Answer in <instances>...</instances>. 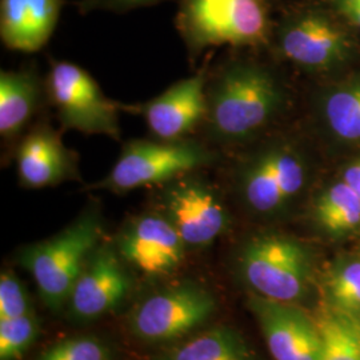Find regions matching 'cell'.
I'll list each match as a JSON object with an SVG mask.
<instances>
[{"label":"cell","instance_id":"cell-3","mask_svg":"<svg viewBox=\"0 0 360 360\" xmlns=\"http://www.w3.org/2000/svg\"><path fill=\"white\" fill-rule=\"evenodd\" d=\"M103 221L96 207H89L65 230L19 252L20 264L38 284L44 304L62 309L89 259L103 243Z\"/></svg>","mask_w":360,"mask_h":360},{"label":"cell","instance_id":"cell-11","mask_svg":"<svg viewBox=\"0 0 360 360\" xmlns=\"http://www.w3.org/2000/svg\"><path fill=\"white\" fill-rule=\"evenodd\" d=\"M19 184L28 190H40L82 180L79 155L68 148L59 132L40 117L15 147L13 155Z\"/></svg>","mask_w":360,"mask_h":360},{"label":"cell","instance_id":"cell-7","mask_svg":"<svg viewBox=\"0 0 360 360\" xmlns=\"http://www.w3.org/2000/svg\"><path fill=\"white\" fill-rule=\"evenodd\" d=\"M49 105L63 131L104 135L120 142L119 112L123 104L105 96L98 82L80 65L52 60L46 75Z\"/></svg>","mask_w":360,"mask_h":360},{"label":"cell","instance_id":"cell-23","mask_svg":"<svg viewBox=\"0 0 360 360\" xmlns=\"http://www.w3.org/2000/svg\"><path fill=\"white\" fill-rule=\"evenodd\" d=\"M38 331V323L30 314L0 321V359H19L34 343Z\"/></svg>","mask_w":360,"mask_h":360},{"label":"cell","instance_id":"cell-10","mask_svg":"<svg viewBox=\"0 0 360 360\" xmlns=\"http://www.w3.org/2000/svg\"><path fill=\"white\" fill-rule=\"evenodd\" d=\"M208 65L169 86L153 99L123 104V111L142 116L150 136L163 141L199 138L207 110Z\"/></svg>","mask_w":360,"mask_h":360},{"label":"cell","instance_id":"cell-18","mask_svg":"<svg viewBox=\"0 0 360 360\" xmlns=\"http://www.w3.org/2000/svg\"><path fill=\"white\" fill-rule=\"evenodd\" d=\"M158 360H255L243 338L230 327H217L169 349Z\"/></svg>","mask_w":360,"mask_h":360},{"label":"cell","instance_id":"cell-15","mask_svg":"<svg viewBox=\"0 0 360 360\" xmlns=\"http://www.w3.org/2000/svg\"><path fill=\"white\" fill-rule=\"evenodd\" d=\"M49 104L46 77L37 68L3 70L0 72V138L3 158L13 160L18 143Z\"/></svg>","mask_w":360,"mask_h":360},{"label":"cell","instance_id":"cell-22","mask_svg":"<svg viewBox=\"0 0 360 360\" xmlns=\"http://www.w3.org/2000/svg\"><path fill=\"white\" fill-rule=\"evenodd\" d=\"M324 290L330 306L360 319V259L336 263L326 275Z\"/></svg>","mask_w":360,"mask_h":360},{"label":"cell","instance_id":"cell-2","mask_svg":"<svg viewBox=\"0 0 360 360\" xmlns=\"http://www.w3.org/2000/svg\"><path fill=\"white\" fill-rule=\"evenodd\" d=\"M223 153L200 138L163 141L131 139L123 143L114 166L90 190L124 193L143 187H158L184 174L221 166Z\"/></svg>","mask_w":360,"mask_h":360},{"label":"cell","instance_id":"cell-24","mask_svg":"<svg viewBox=\"0 0 360 360\" xmlns=\"http://www.w3.org/2000/svg\"><path fill=\"white\" fill-rule=\"evenodd\" d=\"M39 360H110V352L94 338H72L52 346Z\"/></svg>","mask_w":360,"mask_h":360},{"label":"cell","instance_id":"cell-26","mask_svg":"<svg viewBox=\"0 0 360 360\" xmlns=\"http://www.w3.org/2000/svg\"><path fill=\"white\" fill-rule=\"evenodd\" d=\"M165 0H79L77 3V11L83 15L96 11L103 13H124L154 6Z\"/></svg>","mask_w":360,"mask_h":360},{"label":"cell","instance_id":"cell-17","mask_svg":"<svg viewBox=\"0 0 360 360\" xmlns=\"http://www.w3.org/2000/svg\"><path fill=\"white\" fill-rule=\"evenodd\" d=\"M63 0H0V39L11 51L38 52L51 39Z\"/></svg>","mask_w":360,"mask_h":360},{"label":"cell","instance_id":"cell-28","mask_svg":"<svg viewBox=\"0 0 360 360\" xmlns=\"http://www.w3.org/2000/svg\"><path fill=\"white\" fill-rule=\"evenodd\" d=\"M343 180L360 196V159L351 163L343 172Z\"/></svg>","mask_w":360,"mask_h":360},{"label":"cell","instance_id":"cell-12","mask_svg":"<svg viewBox=\"0 0 360 360\" xmlns=\"http://www.w3.org/2000/svg\"><path fill=\"white\" fill-rule=\"evenodd\" d=\"M122 259L147 275L176 270L186 257L187 245L160 212H147L131 219L116 239Z\"/></svg>","mask_w":360,"mask_h":360},{"label":"cell","instance_id":"cell-16","mask_svg":"<svg viewBox=\"0 0 360 360\" xmlns=\"http://www.w3.org/2000/svg\"><path fill=\"white\" fill-rule=\"evenodd\" d=\"M129 281L116 247L102 243L89 259L70 295L79 319H95L116 309L127 296Z\"/></svg>","mask_w":360,"mask_h":360},{"label":"cell","instance_id":"cell-19","mask_svg":"<svg viewBox=\"0 0 360 360\" xmlns=\"http://www.w3.org/2000/svg\"><path fill=\"white\" fill-rule=\"evenodd\" d=\"M314 215L324 231L335 236L347 235L360 226V196L340 180L319 195Z\"/></svg>","mask_w":360,"mask_h":360},{"label":"cell","instance_id":"cell-21","mask_svg":"<svg viewBox=\"0 0 360 360\" xmlns=\"http://www.w3.org/2000/svg\"><path fill=\"white\" fill-rule=\"evenodd\" d=\"M323 115L338 138L360 142V80L330 92L323 102Z\"/></svg>","mask_w":360,"mask_h":360},{"label":"cell","instance_id":"cell-4","mask_svg":"<svg viewBox=\"0 0 360 360\" xmlns=\"http://www.w3.org/2000/svg\"><path fill=\"white\" fill-rule=\"evenodd\" d=\"M175 26L191 60L220 46H259L269 38L263 0H180Z\"/></svg>","mask_w":360,"mask_h":360},{"label":"cell","instance_id":"cell-1","mask_svg":"<svg viewBox=\"0 0 360 360\" xmlns=\"http://www.w3.org/2000/svg\"><path fill=\"white\" fill-rule=\"evenodd\" d=\"M207 110L199 138L219 151L254 141L287 104L282 80L266 65L230 60L210 70Z\"/></svg>","mask_w":360,"mask_h":360},{"label":"cell","instance_id":"cell-14","mask_svg":"<svg viewBox=\"0 0 360 360\" xmlns=\"http://www.w3.org/2000/svg\"><path fill=\"white\" fill-rule=\"evenodd\" d=\"M279 51L291 63L309 70H324L347 58V35L321 13H303L287 18L278 32Z\"/></svg>","mask_w":360,"mask_h":360},{"label":"cell","instance_id":"cell-6","mask_svg":"<svg viewBox=\"0 0 360 360\" xmlns=\"http://www.w3.org/2000/svg\"><path fill=\"white\" fill-rule=\"evenodd\" d=\"M238 262L245 283L262 297L296 303L309 291L311 255L291 236L257 235L242 245Z\"/></svg>","mask_w":360,"mask_h":360},{"label":"cell","instance_id":"cell-9","mask_svg":"<svg viewBox=\"0 0 360 360\" xmlns=\"http://www.w3.org/2000/svg\"><path fill=\"white\" fill-rule=\"evenodd\" d=\"M215 307L214 296L205 288L180 284L141 303L131 318V328L147 342L174 340L207 322Z\"/></svg>","mask_w":360,"mask_h":360},{"label":"cell","instance_id":"cell-20","mask_svg":"<svg viewBox=\"0 0 360 360\" xmlns=\"http://www.w3.org/2000/svg\"><path fill=\"white\" fill-rule=\"evenodd\" d=\"M321 330L319 360H360V324L328 303L315 315Z\"/></svg>","mask_w":360,"mask_h":360},{"label":"cell","instance_id":"cell-5","mask_svg":"<svg viewBox=\"0 0 360 360\" xmlns=\"http://www.w3.org/2000/svg\"><path fill=\"white\" fill-rule=\"evenodd\" d=\"M235 190L251 212L272 217L283 212L307 181V166L292 143L274 141L235 165Z\"/></svg>","mask_w":360,"mask_h":360},{"label":"cell","instance_id":"cell-25","mask_svg":"<svg viewBox=\"0 0 360 360\" xmlns=\"http://www.w3.org/2000/svg\"><path fill=\"white\" fill-rule=\"evenodd\" d=\"M30 314L26 290L11 272L0 276V321L20 318Z\"/></svg>","mask_w":360,"mask_h":360},{"label":"cell","instance_id":"cell-8","mask_svg":"<svg viewBox=\"0 0 360 360\" xmlns=\"http://www.w3.org/2000/svg\"><path fill=\"white\" fill-rule=\"evenodd\" d=\"M208 169L158 186V212L169 220L187 248H205L229 230L230 215Z\"/></svg>","mask_w":360,"mask_h":360},{"label":"cell","instance_id":"cell-27","mask_svg":"<svg viewBox=\"0 0 360 360\" xmlns=\"http://www.w3.org/2000/svg\"><path fill=\"white\" fill-rule=\"evenodd\" d=\"M335 7L360 28V0H333Z\"/></svg>","mask_w":360,"mask_h":360},{"label":"cell","instance_id":"cell-13","mask_svg":"<svg viewBox=\"0 0 360 360\" xmlns=\"http://www.w3.org/2000/svg\"><path fill=\"white\" fill-rule=\"evenodd\" d=\"M250 307L257 318L274 360H319L322 336L315 316L295 303L255 296Z\"/></svg>","mask_w":360,"mask_h":360}]
</instances>
